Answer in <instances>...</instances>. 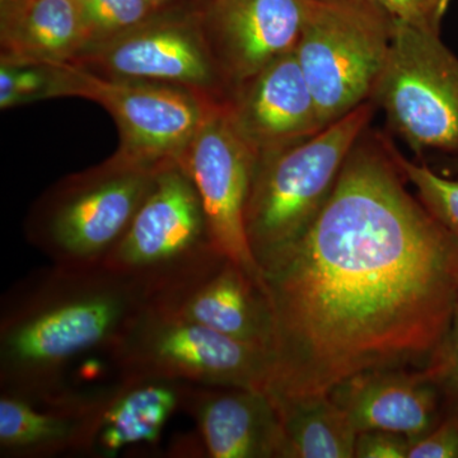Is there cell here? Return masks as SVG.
I'll use <instances>...</instances> for the list:
<instances>
[{"label":"cell","mask_w":458,"mask_h":458,"mask_svg":"<svg viewBox=\"0 0 458 458\" xmlns=\"http://www.w3.org/2000/svg\"><path fill=\"white\" fill-rule=\"evenodd\" d=\"M363 137L297 240L261 262L273 309L267 393L328 394L349 377L429 366L458 302V238Z\"/></svg>","instance_id":"6da1fadb"},{"label":"cell","mask_w":458,"mask_h":458,"mask_svg":"<svg viewBox=\"0 0 458 458\" xmlns=\"http://www.w3.org/2000/svg\"><path fill=\"white\" fill-rule=\"evenodd\" d=\"M148 303L146 291L105 265L33 271L3 295L0 391L55 393L74 364L113 351Z\"/></svg>","instance_id":"7a4b0ae2"},{"label":"cell","mask_w":458,"mask_h":458,"mask_svg":"<svg viewBox=\"0 0 458 458\" xmlns=\"http://www.w3.org/2000/svg\"><path fill=\"white\" fill-rule=\"evenodd\" d=\"M372 116V104L364 102L312 137L258 157L246 232L259 267L315 221Z\"/></svg>","instance_id":"3957f363"},{"label":"cell","mask_w":458,"mask_h":458,"mask_svg":"<svg viewBox=\"0 0 458 458\" xmlns=\"http://www.w3.org/2000/svg\"><path fill=\"white\" fill-rule=\"evenodd\" d=\"M159 171L113 155L104 164L57 181L30 209L27 240L54 265L101 267L128 231Z\"/></svg>","instance_id":"277c9868"},{"label":"cell","mask_w":458,"mask_h":458,"mask_svg":"<svg viewBox=\"0 0 458 458\" xmlns=\"http://www.w3.org/2000/svg\"><path fill=\"white\" fill-rule=\"evenodd\" d=\"M117 377L267 391L273 352L147 303L108 352Z\"/></svg>","instance_id":"5b68a950"},{"label":"cell","mask_w":458,"mask_h":458,"mask_svg":"<svg viewBox=\"0 0 458 458\" xmlns=\"http://www.w3.org/2000/svg\"><path fill=\"white\" fill-rule=\"evenodd\" d=\"M51 98H81L101 105L120 132L116 158L162 170L179 165L216 99L197 90L146 81L116 80L72 63H51Z\"/></svg>","instance_id":"8992f818"},{"label":"cell","mask_w":458,"mask_h":458,"mask_svg":"<svg viewBox=\"0 0 458 458\" xmlns=\"http://www.w3.org/2000/svg\"><path fill=\"white\" fill-rule=\"evenodd\" d=\"M393 32L370 0H310L295 54L325 126L369 101Z\"/></svg>","instance_id":"52a82bcc"},{"label":"cell","mask_w":458,"mask_h":458,"mask_svg":"<svg viewBox=\"0 0 458 458\" xmlns=\"http://www.w3.org/2000/svg\"><path fill=\"white\" fill-rule=\"evenodd\" d=\"M216 251L194 182L180 165L155 182L105 267L146 291L148 300L204 269Z\"/></svg>","instance_id":"ba28073f"},{"label":"cell","mask_w":458,"mask_h":458,"mask_svg":"<svg viewBox=\"0 0 458 458\" xmlns=\"http://www.w3.org/2000/svg\"><path fill=\"white\" fill-rule=\"evenodd\" d=\"M372 96L412 149L458 155V57L439 33L394 22Z\"/></svg>","instance_id":"9c48e42d"},{"label":"cell","mask_w":458,"mask_h":458,"mask_svg":"<svg viewBox=\"0 0 458 458\" xmlns=\"http://www.w3.org/2000/svg\"><path fill=\"white\" fill-rule=\"evenodd\" d=\"M258 156L242 140L227 101L214 105L179 165L194 182L219 254L262 279L246 232V207Z\"/></svg>","instance_id":"30bf717a"},{"label":"cell","mask_w":458,"mask_h":458,"mask_svg":"<svg viewBox=\"0 0 458 458\" xmlns=\"http://www.w3.org/2000/svg\"><path fill=\"white\" fill-rule=\"evenodd\" d=\"M71 63L104 77L172 84L212 98H229L200 20L152 17L84 50Z\"/></svg>","instance_id":"8fae6325"},{"label":"cell","mask_w":458,"mask_h":458,"mask_svg":"<svg viewBox=\"0 0 458 458\" xmlns=\"http://www.w3.org/2000/svg\"><path fill=\"white\" fill-rule=\"evenodd\" d=\"M310 0H210L200 18L228 98L297 47Z\"/></svg>","instance_id":"7c38bea8"},{"label":"cell","mask_w":458,"mask_h":458,"mask_svg":"<svg viewBox=\"0 0 458 458\" xmlns=\"http://www.w3.org/2000/svg\"><path fill=\"white\" fill-rule=\"evenodd\" d=\"M148 303L273 352L274 316L264 280L225 256Z\"/></svg>","instance_id":"4fadbf2b"},{"label":"cell","mask_w":458,"mask_h":458,"mask_svg":"<svg viewBox=\"0 0 458 458\" xmlns=\"http://www.w3.org/2000/svg\"><path fill=\"white\" fill-rule=\"evenodd\" d=\"M110 386L55 393L0 391V456L50 458L86 454Z\"/></svg>","instance_id":"5bb4252c"},{"label":"cell","mask_w":458,"mask_h":458,"mask_svg":"<svg viewBox=\"0 0 458 458\" xmlns=\"http://www.w3.org/2000/svg\"><path fill=\"white\" fill-rule=\"evenodd\" d=\"M228 111L238 134L258 157L325 128L295 49L238 87L228 98Z\"/></svg>","instance_id":"9a60e30c"},{"label":"cell","mask_w":458,"mask_h":458,"mask_svg":"<svg viewBox=\"0 0 458 458\" xmlns=\"http://www.w3.org/2000/svg\"><path fill=\"white\" fill-rule=\"evenodd\" d=\"M357 432L384 429L406 434L412 441L441 420L448 397L428 366L366 370L349 377L330 391Z\"/></svg>","instance_id":"2e32d148"},{"label":"cell","mask_w":458,"mask_h":458,"mask_svg":"<svg viewBox=\"0 0 458 458\" xmlns=\"http://www.w3.org/2000/svg\"><path fill=\"white\" fill-rule=\"evenodd\" d=\"M182 410L209 457L282 458L278 410L267 391L186 384Z\"/></svg>","instance_id":"e0dca14e"},{"label":"cell","mask_w":458,"mask_h":458,"mask_svg":"<svg viewBox=\"0 0 458 458\" xmlns=\"http://www.w3.org/2000/svg\"><path fill=\"white\" fill-rule=\"evenodd\" d=\"M186 382L117 377L102 403L86 456L116 457L134 445H156L177 410Z\"/></svg>","instance_id":"ac0fdd59"},{"label":"cell","mask_w":458,"mask_h":458,"mask_svg":"<svg viewBox=\"0 0 458 458\" xmlns=\"http://www.w3.org/2000/svg\"><path fill=\"white\" fill-rule=\"evenodd\" d=\"M2 62L71 63L86 49L77 0H18L0 11Z\"/></svg>","instance_id":"d6986e66"},{"label":"cell","mask_w":458,"mask_h":458,"mask_svg":"<svg viewBox=\"0 0 458 458\" xmlns=\"http://www.w3.org/2000/svg\"><path fill=\"white\" fill-rule=\"evenodd\" d=\"M269 394L282 426V458L354 457L357 429L330 394Z\"/></svg>","instance_id":"ffe728a7"},{"label":"cell","mask_w":458,"mask_h":458,"mask_svg":"<svg viewBox=\"0 0 458 458\" xmlns=\"http://www.w3.org/2000/svg\"><path fill=\"white\" fill-rule=\"evenodd\" d=\"M80 4L86 35L84 50L143 25L157 12L149 0H83Z\"/></svg>","instance_id":"44dd1931"},{"label":"cell","mask_w":458,"mask_h":458,"mask_svg":"<svg viewBox=\"0 0 458 458\" xmlns=\"http://www.w3.org/2000/svg\"><path fill=\"white\" fill-rule=\"evenodd\" d=\"M388 147L403 177L417 189L421 204L439 225L458 238V180L441 176L427 165L410 161L390 141Z\"/></svg>","instance_id":"7402d4cb"},{"label":"cell","mask_w":458,"mask_h":458,"mask_svg":"<svg viewBox=\"0 0 458 458\" xmlns=\"http://www.w3.org/2000/svg\"><path fill=\"white\" fill-rule=\"evenodd\" d=\"M2 63L0 65V107H11L51 98L53 73L49 64Z\"/></svg>","instance_id":"603a6c76"},{"label":"cell","mask_w":458,"mask_h":458,"mask_svg":"<svg viewBox=\"0 0 458 458\" xmlns=\"http://www.w3.org/2000/svg\"><path fill=\"white\" fill-rule=\"evenodd\" d=\"M394 22L441 32L443 18L454 0H370Z\"/></svg>","instance_id":"cb8c5ba5"},{"label":"cell","mask_w":458,"mask_h":458,"mask_svg":"<svg viewBox=\"0 0 458 458\" xmlns=\"http://www.w3.org/2000/svg\"><path fill=\"white\" fill-rule=\"evenodd\" d=\"M409 458H458V400L448 399L441 420L412 443Z\"/></svg>","instance_id":"d4e9b609"},{"label":"cell","mask_w":458,"mask_h":458,"mask_svg":"<svg viewBox=\"0 0 458 458\" xmlns=\"http://www.w3.org/2000/svg\"><path fill=\"white\" fill-rule=\"evenodd\" d=\"M414 441L403 433L384 429L361 430L355 439L354 457L409 458Z\"/></svg>","instance_id":"484cf974"},{"label":"cell","mask_w":458,"mask_h":458,"mask_svg":"<svg viewBox=\"0 0 458 458\" xmlns=\"http://www.w3.org/2000/svg\"><path fill=\"white\" fill-rule=\"evenodd\" d=\"M429 366L436 370L448 399L458 400V302L450 330Z\"/></svg>","instance_id":"4316f807"},{"label":"cell","mask_w":458,"mask_h":458,"mask_svg":"<svg viewBox=\"0 0 458 458\" xmlns=\"http://www.w3.org/2000/svg\"><path fill=\"white\" fill-rule=\"evenodd\" d=\"M16 2H18V0H0V11H4V9L11 7V5L14 4Z\"/></svg>","instance_id":"83f0119b"},{"label":"cell","mask_w":458,"mask_h":458,"mask_svg":"<svg viewBox=\"0 0 458 458\" xmlns=\"http://www.w3.org/2000/svg\"><path fill=\"white\" fill-rule=\"evenodd\" d=\"M149 2L152 3L153 7H155L157 11H158V9L161 8L162 5L165 4V3H167L168 0H149Z\"/></svg>","instance_id":"f1b7e54d"},{"label":"cell","mask_w":458,"mask_h":458,"mask_svg":"<svg viewBox=\"0 0 458 458\" xmlns=\"http://www.w3.org/2000/svg\"><path fill=\"white\" fill-rule=\"evenodd\" d=\"M448 172H450V174H458V161L454 162V164L450 165V170H448Z\"/></svg>","instance_id":"f546056e"},{"label":"cell","mask_w":458,"mask_h":458,"mask_svg":"<svg viewBox=\"0 0 458 458\" xmlns=\"http://www.w3.org/2000/svg\"><path fill=\"white\" fill-rule=\"evenodd\" d=\"M77 2H83V0H77Z\"/></svg>","instance_id":"4dcf8cb0"}]
</instances>
